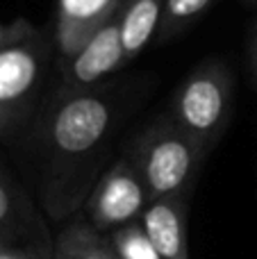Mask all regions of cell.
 I'll list each match as a JSON object with an SVG mask.
<instances>
[{"mask_svg": "<svg viewBox=\"0 0 257 259\" xmlns=\"http://www.w3.org/2000/svg\"><path fill=\"white\" fill-rule=\"evenodd\" d=\"M130 94L114 80L84 91L55 84L30 125L5 146L50 225L77 214L114 161V143L132 109Z\"/></svg>", "mask_w": 257, "mask_h": 259, "instance_id": "obj_1", "label": "cell"}, {"mask_svg": "<svg viewBox=\"0 0 257 259\" xmlns=\"http://www.w3.org/2000/svg\"><path fill=\"white\" fill-rule=\"evenodd\" d=\"M123 150L146 184L150 202L166 196H191L209 150L182 130L171 114L150 118Z\"/></svg>", "mask_w": 257, "mask_h": 259, "instance_id": "obj_2", "label": "cell"}, {"mask_svg": "<svg viewBox=\"0 0 257 259\" xmlns=\"http://www.w3.org/2000/svg\"><path fill=\"white\" fill-rule=\"evenodd\" d=\"M55 71L57 50L50 27L0 50V146L30 125L55 87Z\"/></svg>", "mask_w": 257, "mask_h": 259, "instance_id": "obj_3", "label": "cell"}, {"mask_svg": "<svg viewBox=\"0 0 257 259\" xmlns=\"http://www.w3.org/2000/svg\"><path fill=\"white\" fill-rule=\"evenodd\" d=\"M235 112V75L221 59H205L180 82L171 98V118L209 152L223 139Z\"/></svg>", "mask_w": 257, "mask_h": 259, "instance_id": "obj_4", "label": "cell"}, {"mask_svg": "<svg viewBox=\"0 0 257 259\" xmlns=\"http://www.w3.org/2000/svg\"><path fill=\"white\" fill-rule=\"evenodd\" d=\"M148 205L150 196L144 180L137 173L130 155L123 150L100 175L80 211L98 232L112 234L123 225L141 221Z\"/></svg>", "mask_w": 257, "mask_h": 259, "instance_id": "obj_5", "label": "cell"}, {"mask_svg": "<svg viewBox=\"0 0 257 259\" xmlns=\"http://www.w3.org/2000/svg\"><path fill=\"white\" fill-rule=\"evenodd\" d=\"M0 234L39 259H53L55 230L36 198L12 164L0 155Z\"/></svg>", "mask_w": 257, "mask_h": 259, "instance_id": "obj_6", "label": "cell"}, {"mask_svg": "<svg viewBox=\"0 0 257 259\" xmlns=\"http://www.w3.org/2000/svg\"><path fill=\"white\" fill-rule=\"evenodd\" d=\"M125 55L121 48L118 34V12L109 18L73 57L57 64V80L55 84L62 89L84 91L109 82V77L125 66Z\"/></svg>", "mask_w": 257, "mask_h": 259, "instance_id": "obj_7", "label": "cell"}, {"mask_svg": "<svg viewBox=\"0 0 257 259\" xmlns=\"http://www.w3.org/2000/svg\"><path fill=\"white\" fill-rule=\"evenodd\" d=\"M123 0H57L53 41L57 64L77 53L109 18L116 16Z\"/></svg>", "mask_w": 257, "mask_h": 259, "instance_id": "obj_8", "label": "cell"}, {"mask_svg": "<svg viewBox=\"0 0 257 259\" xmlns=\"http://www.w3.org/2000/svg\"><path fill=\"white\" fill-rule=\"evenodd\" d=\"M189 196L157 198L141 216L159 259H189Z\"/></svg>", "mask_w": 257, "mask_h": 259, "instance_id": "obj_9", "label": "cell"}, {"mask_svg": "<svg viewBox=\"0 0 257 259\" xmlns=\"http://www.w3.org/2000/svg\"><path fill=\"white\" fill-rule=\"evenodd\" d=\"M164 0H123L118 9V34L125 62L135 59L146 46L157 39Z\"/></svg>", "mask_w": 257, "mask_h": 259, "instance_id": "obj_10", "label": "cell"}, {"mask_svg": "<svg viewBox=\"0 0 257 259\" xmlns=\"http://www.w3.org/2000/svg\"><path fill=\"white\" fill-rule=\"evenodd\" d=\"M53 259H116L109 237L94 228L82 211L55 228Z\"/></svg>", "mask_w": 257, "mask_h": 259, "instance_id": "obj_11", "label": "cell"}, {"mask_svg": "<svg viewBox=\"0 0 257 259\" xmlns=\"http://www.w3.org/2000/svg\"><path fill=\"white\" fill-rule=\"evenodd\" d=\"M214 0H164L162 23L157 32V44L176 39L182 30L191 25L196 18H200Z\"/></svg>", "mask_w": 257, "mask_h": 259, "instance_id": "obj_12", "label": "cell"}, {"mask_svg": "<svg viewBox=\"0 0 257 259\" xmlns=\"http://www.w3.org/2000/svg\"><path fill=\"white\" fill-rule=\"evenodd\" d=\"M109 237V246H112L116 259H159L155 246L150 243L148 234H146L141 221L123 228L114 230Z\"/></svg>", "mask_w": 257, "mask_h": 259, "instance_id": "obj_13", "label": "cell"}, {"mask_svg": "<svg viewBox=\"0 0 257 259\" xmlns=\"http://www.w3.org/2000/svg\"><path fill=\"white\" fill-rule=\"evenodd\" d=\"M34 32H36V27L32 25L30 21H25V18H14V21H9V23L0 21V50L27 39V36H32Z\"/></svg>", "mask_w": 257, "mask_h": 259, "instance_id": "obj_14", "label": "cell"}, {"mask_svg": "<svg viewBox=\"0 0 257 259\" xmlns=\"http://www.w3.org/2000/svg\"><path fill=\"white\" fill-rule=\"evenodd\" d=\"M0 259H39L34 252H30L27 248L16 246V243H3L0 246Z\"/></svg>", "mask_w": 257, "mask_h": 259, "instance_id": "obj_15", "label": "cell"}, {"mask_svg": "<svg viewBox=\"0 0 257 259\" xmlns=\"http://www.w3.org/2000/svg\"><path fill=\"white\" fill-rule=\"evenodd\" d=\"M248 71H250V82H253L257 91V23L250 34V46H248Z\"/></svg>", "mask_w": 257, "mask_h": 259, "instance_id": "obj_16", "label": "cell"}, {"mask_svg": "<svg viewBox=\"0 0 257 259\" xmlns=\"http://www.w3.org/2000/svg\"><path fill=\"white\" fill-rule=\"evenodd\" d=\"M3 243H12V241H9V239H5L3 234H0V246H3ZM16 246H18V243H16Z\"/></svg>", "mask_w": 257, "mask_h": 259, "instance_id": "obj_17", "label": "cell"}, {"mask_svg": "<svg viewBox=\"0 0 257 259\" xmlns=\"http://www.w3.org/2000/svg\"><path fill=\"white\" fill-rule=\"evenodd\" d=\"M246 3H257V0H246Z\"/></svg>", "mask_w": 257, "mask_h": 259, "instance_id": "obj_18", "label": "cell"}]
</instances>
